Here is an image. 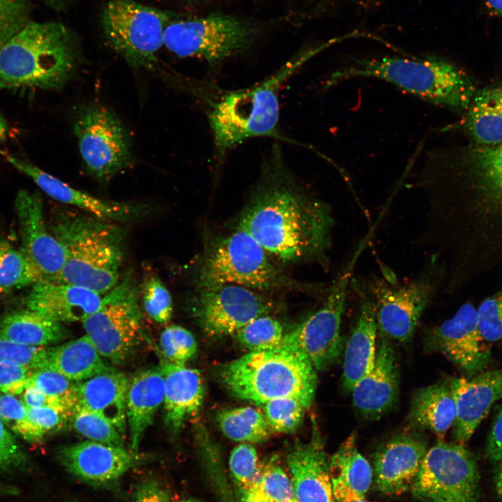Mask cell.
<instances>
[{"mask_svg":"<svg viewBox=\"0 0 502 502\" xmlns=\"http://www.w3.org/2000/svg\"><path fill=\"white\" fill-rule=\"evenodd\" d=\"M144 308L148 316L158 324L168 323L172 316V299L169 290L157 275H149L142 286Z\"/></svg>","mask_w":502,"mask_h":502,"instance_id":"obj_43","label":"cell"},{"mask_svg":"<svg viewBox=\"0 0 502 502\" xmlns=\"http://www.w3.org/2000/svg\"><path fill=\"white\" fill-rule=\"evenodd\" d=\"M138 454L124 447L87 440L62 446L57 458L77 480L91 485L107 487L116 483L140 462Z\"/></svg>","mask_w":502,"mask_h":502,"instance_id":"obj_19","label":"cell"},{"mask_svg":"<svg viewBox=\"0 0 502 502\" xmlns=\"http://www.w3.org/2000/svg\"><path fill=\"white\" fill-rule=\"evenodd\" d=\"M100 356L85 335L48 349L45 368L57 372L71 381H82L113 369Z\"/></svg>","mask_w":502,"mask_h":502,"instance_id":"obj_32","label":"cell"},{"mask_svg":"<svg viewBox=\"0 0 502 502\" xmlns=\"http://www.w3.org/2000/svg\"><path fill=\"white\" fill-rule=\"evenodd\" d=\"M229 464L238 490L250 484L261 468L257 450L251 443L245 442L233 448Z\"/></svg>","mask_w":502,"mask_h":502,"instance_id":"obj_46","label":"cell"},{"mask_svg":"<svg viewBox=\"0 0 502 502\" xmlns=\"http://www.w3.org/2000/svg\"><path fill=\"white\" fill-rule=\"evenodd\" d=\"M489 11L496 15L502 16V0H485Z\"/></svg>","mask_w":502,"mask_h":502,"instance_id":"obj_56","label":"cell"},{"mask_svg":"<svg viewBox=\"0 0 502 502\" xmlns=\"http://www.w3.org/2000/svg\"><path fill=\"white\" fill-rule=\"evenodd\" d=\"M445 273L433 257L422 271L406 283L372 276L362 285L372 301L378 331L381 336L406 342L413 335L425 310L442 290Z\"/></svg>","mask_w":502,"mask_h":502,"instance_id":"obj_8","label":"cell"},{"mask_svg":"<svg viewBox=\"0 0 502 502\" xmlns=\"http://www.w3.org/2000/svg\"><path fill=\"white\" fill-rule=\"evenodd\" d=\"M43 280L42 277L21 248L7 239L0 240V296Z\"/></svg>","mask_w":502,"mask_h":502,"instance_id":"obj_37","label":"cell"},{"mask_svg":"<svg viewBox=\"0 0 502 502\" xmlns=\"http://www.w3.org/2000/svg\"><path fill=\"white\" fill-rule=\"evenodd\" d=\"M15 207L21 236V249L37 268L43 280L55 282L66 260V252L45 222L40 195L22 190Z\"/></svg>","mask_w":502,"mask_h":502,"instance_id":"obj_18","label":"cell"},{"mask_svg":"<svg viewBox=\"0 0 502 502\" xmlns=\"http://www.w3.org/2000/svg\"><path fill=\"white\" fill-rule=\"evenodd\" d=\"M48 349L20 344L0 336V362L11 361L30 371L45 368Z\"/></svg>","mask_w":502,"mask_h":502,"instance_id":"obj_47","label":"cell"},{"mask_svg":"<svg viewBox=\"0 0 502 502\" xmlns=\"http://www.w3.org/2000/svg\"><path fill=\"white\" fill-rule=\"evenodd\" d=\"M70 420L75 430L88 440L124 447V436L107 419L77 404Z\"/></svg>","mask_w":502,"mask_h":502,"instance_id":"obj_39","label":"cell"},{"mask_svg":"<svg viewBox=\"0 0 502 502\" xmlns=\"http://www.w3.org/2000/svg\"><path fill=\"white\" fill-rule=\"evenodd\" d=\"M174 16L133 0H111L102 11L101 24L109 45L130 66L151 68Z\"/></svg>","mask_w":502,"mask_h":502,"instance_id":"obj_10","label":"cell"},{"mask_svg":"<svg viewBox=\"0 0 502 502\" xmlns=\"http://www.w3.org/2000/svg\"><path fill=\"white\" fill-rule=\"evenodd\" d=\"M390 340L381 335L372 370L351 391L353 406L368 420L379 418L390 411L398 401V365Z\"/></svg>","mask_w":502,"mask_h":502,"instance_id":"obj_23","label":"cell"},{"mask_svg":"<svg viewBox=\"0 0 502 502\" xmlns=\"http://www.w3.org/2000/svg\"><path fill=\"white\" fill-rule=\"evenodd\" d=\"M487 457L493 462H502V404L496 411L485 447Z\"/></svg>","mask_w":502,"mask_h":502,"instance_id":"obj_52","label":"cell"},{"mask_svg":"<svg viewBox=\"0 0 502 502\" xmlns=\"http://www.w3.org/2000/svg\"><path fill=\"white\" fill-rule=\"evenodd\" d=\"M273 303L250 289L235 284L199 288L193 305L203 331L212 337L234 335L253 319L268 315Z\"/></svg>","mask_w":502,"mask_h":502,"instance_id":"obj_16","label":"cell"},{"mask_svg":"<svg viewBox=\"0 0 502 502\" xmlns=\"http://www.w3.org/2000/svg\"><path fill=\"white\" fill-rule=\"evenodd\" d=\"M32 372L26 367L11 361L0 362V390L16 395L24 391Z\"/></svg>","mask_w":502,"mask_h":502,"instance_id":"obj_50","label":"cell"},{"mask_svg":"<svg viewBox=\"0 0 502 502\" xmlns=\"http://www.w3.org/2000/svg\"><path fill=\"white\" fill-rule=\"evenodd\" d=\"M192 1H208V0H192Z\"/></svg>","mask_w":502,"mask_h":502,"instance_id":"obj_61","label":"cell"},{"mask_svg":"<svg viewBox=\"0 0 502 502\" xmlns=\"http://www.w3.org/2000/svg\"><path fill=\"white\" fill-rule=\"evenodd\" d=\"M0 336L30 347H45L66 337L61 323L29 309L13 312L0 320Z\"/></svg>","mask_w":502,"mask_h":502,"instance_id":"obj_33","label":"cell"},{"mask_svg":"<svg viewBox=\"0 0 502 502\" xmlns=\"http://www.w3.org/2000/svg\"><path fill=\"white\" fill-rule=\"evenodd\" d=\"M254 28L229 15L172 20L164 32V46L177 56L197 58L215 67L252 45Z\"/></svg>","mask_w":502,"mask_h":502,"instance_id":"obj_11","label":"cell"},{"mask_svg":"<svg viewBox=\"0 0 502 502\" xmlns=\"http://www.w3.org/2000/svg\"><path fill=\"white\" fill-rule=\"evenodd\" d=\"M179 502H201L199 500L194 499H183L182 501H180Z\"/></svg>","mask_w":502,"mask_h":502,"instance_id":"obj_60","label":"cell"},{"mask_svg":"<svg viewBox=\"0 0 502 502\" xmlns=\"http://www.w3.org/2000/svg\"><path fill=\"white\" fill-rule=\"evenodd\" d=\"M456 404V417L452 426L453 438L464 444L472 436L502 397V367L483 370L472 376L448 379Z\"/></svg>","mask_w":502,"mask_h":502,"instance_id":"obj_20","label":"cell"},{"mask_svg":"<svg viewBox=\"0 0 502 502\" xmlns=\"http://www.w3.org/2000/svg\"><path fill=\"white\" fill-rule=\"evenodd\" d=\"M220 376L233 395L259 405L276 399L292 398L308 409L317 385L316 370L306 356L282 345L249 352L227 363Z\"/></svg>","mask_w":502,"mask_h":502,"instance_id":"obj_7","label":"cell"},{"mask_svg":"<svg viewBox=\"0 0 502 502\" xmlns=\"http://www.w3.org/2000/svg\"><path fill=\"white\" fill-rule=\"evenodd\" d=\"M330 43L329 41L302 50L252 86L222 91L207 100V118L218 159H222L229 151L254 137H268L296 143L278 130L279 90L301 66Z\"/></svg>","mask_w":502,"mask_h":502,"instance_id":"obj_3","label":"cell"},{"mask_svg":"<svg viewBox=\"0 0 502 502\" xmlns=\"http://www.w3.org/2000/svg\"><path fill=\"white\" fill-rule=\"evenodd\" d=\"M134 502H171L169 495L155 481H145L138 485Z\"/></svg>","mask_w":502,"mask_h":502,"instance_id":"obj_54","label":"cell"},{"mask_svg":"<svg viewBox=\"0 0 502 502\" xmlns=\"http://www.w3.org/2000/svg\"><path fill=\"white\" fill-rule=\"evenodd\" d=\"M164 395V378L159 367L140 371L130 379L126 399V420L132 452L138 454L142 439L163 403Z\"/></svg>","mask_w":502,"mask_h":502,"instance_id":"obj_29","label":"cell"},{"mask_svg":"<svg viewBox=\"0 0 502 502\" xmlns=\"http://www.w3.org/2000/svg\"><path fill=\"white\" fill-rule=\"evenodd\" d=\"M500 465L496 470L494 483L497 494L502 499V462H500Z\"/></svg>","mask_w":502,"mask_h":502,"instance_id":"obj_58","label":"cell"},{"mask_svg":"<svg viewBox=\"0 0 502 502\" xmlns=\"http://www.w3.org/2000/svg\"><path fill=\"white\" fill-rule=\"evenodd\" d=\"M138 289L127 275L102 296L100 307L83 321L86 335L98 353L115 364L130 355L141 329Z\"/></svg>","mask_w":502,"mask_h":502,"instance_id":"obj_15","label":"cell"},{"mask_svg":"<svg viewBox=\"0 0 502 502\" xmlns=\"http://www.w3.org/2000/svg\"><path fill=\"white\" fill-rule=\"evenodd\" d=\"M73 132L84 167L95 178L107 181L130 165L128 132L107 108L96 104L81 107L74 119Z\"/></svg>","mask_w":502,"mask_h":502,"instance_id":"obj_14","label":"cell"},{"mask_svg":"<svg viewBox=\"0 0 502 502\" xmlns=\"http://www.w3.org/2000/svg\"><path fill=\"white\" fill-rule=\"evenodd\" d=\"M160 347L167 361L178 365H185L197 351L192 333L177 325L167 326L162 332Z\"/></svg>","mask_w":502,"mask_h":502,"instance_id":"obj_42","label":"cell"},{"mask_svg":"<svg viewBox=\"0 0 502 502\" xmlns=\"http://www.w3.org/2000/svg\"><path fill=\"white\" fill-rule=\"evenodd\" d=\"M217 420L223 434L236 441L261 443L268 438L271 432L264 413L250 406L222 411Z\"/></svg>","mask_w":502,"mask_h":502,"instance_id":"obj_36","label":"cell"},{"mask_svg":"<svg viewBox=\"0 0 502 502\" xmlns=\"http://www.w3.org/2000/svg\"><path fill=\"white\" fill-rule=\"evenodd\" d=\"M356 77L386 81L430 103L458 112L467 109L476 91L473 81L462 69L431 55L356 60L333 73L326 84L328 87Z\"/></svg>","mask_w":502,"mask_h":502,"instance_id":"obj_6","label":"cell"},{"mask_svg":"<svg viewBox=\"0 0 502 502\" xmlns=\"http://www.w3.org/2000/svg\"><path fill=\"white\" fill-rule=\"evenodd\" d=\"M364 245L363 242L333 281L323 305L284 333L280 344L303 352L316 371H324L333 365L342 352L340 329L348 287Z\"/></svg>","mask_w":502,"mask_h":502,"instance_id":"obj_12","label":"cell"},{"mask_svg":"<svg viewBox=\"0 0 502 502\" xmlns=\"http://www.w3.org/2000/svg\"><path fill=\"white\" fill-rule=\"evenodd\" d=\"M0 420L15 434L30 443L42 441L27 417L26 407L13 395L0 393Z\"/></svg>","mask_w":502,"mask_h":502,"instance_id":"obj_44","label":"cell"},{"mask_svg":"<svg viewBox=\"0 0 502 502\" xmlns=\"http://www.w3.org/2000/svg\"><path fill=\"white\" fill-rule=\"evenodd\" d=\"M425 214L417 245L459 291L502 266V143L429 151L414 178Z\"/></svg>","mask_w":502,"mask_h":502,"instance_id":"obj_1","label":"cell"},{"mask_svg":"<svg viewBox=\"0 0 502 502\" xmlns=\"http://www.w3.org/2000/svg\"><path fill=\"white\" fill-rule=\"evenodd\" d=\"M26 384L33 386L46 395L59 400L71 412L77 404L76 382L50 369L32 372Z\"/></svg>","mask_w":502,"mask_h":502,"instance_id":"obj_40","label":"cell"},{"mask_svg":"<svg viewBox=\"0 0 502 502\" xmlns=\"http://www.w3.org/2000/svg\"><path fill=\"white\" fill-rule=\"evenodd\" d=\"M333 492L335 502H371L345 487L333 486Z\"/></svg>","mask_w":502,"mask_h":502,"instance_id":"obj_55","label":"cell"},{"mask_svg":"<svg viewBox=\"0 0 502 502\" xmlns=\"http://www.w3.org/2000/svg\"><path fill=\"white\" fill-rule=\"evenodd\" d=\"M77 61L76 40L63 24L29 20L0 47V89H59Z\"/></svg>","mask_w":502,"mask_h":502,"instance_id":"obj_5","label":"cell"},{"mask_svg":"<svg viewBox=\"0 0 502 502\" xmlns=\"http://www.w3.org/2000/svg\"><path fill=\"white\" fill-rule=\"evenodd\" d=\"M456 413V404L448 379L414 393L408 419L412 427L430 430L442 439L452 427Z\"/></svg>","mask_w":502,"mask_h":502,"instance_id":"obj_30","label":"cell"},{"mask_svg":"<svg viewBox=\"0 0 502 502\" xmlns=\"http://www.w3.org/2000/svg\"><path fill=\"white\" fill-rule=\"evenodd\" d=\"M48 227L66 252L56 282L84 287L102 296L119 283L125 234L115 222L65 210Z\"/></svg>","mask_w":502,"mask_h":502,"instance_id":"obj_4","label":"cell"},{"mask_svg":"<svg viewBox=\"0 0 502 502\" xmlns=\"http://www.w3.org/2000/svg\"><path fill=\"white\" fill-rule=\"evenodd\" d=\"M427 443L417 432L398 434L381 446L374 456V482L386 495L410 490L427 451Z\"/></svg>","mask_w":502,"mask_h":502,"instance_id":"obj_21","label":"cell"},{"mask_svg":"<svg viewBox=\"0 0 502 502\" xmlns=\"http://www.w3.org/2000/svg\"><path fill=\"white\" fill-rule=\"evenodd\" d=\"M26 456L15 439L0 420V469H10L22 465Z\"/></svg>","mask_w":502,"mask_h":502,"instance_id":"obj_51","label":"cell"},{"mask_svg":"<svg viewBox=\"0 0 502 502\" xmlns=\"http://www.w3.org/2000/svg\"><path fill=\"white\" fill-rule=\"evenodd\" d=\"M329 462L317 431L309 441L298 443L291 450L287 464L298 502H335Z\"/></svg>","mask_w":502,"mask_h":502,"instance_id":"obj_24","label":"cell"},{"mask_svg":"<svg viewBox=\"0 0 502 502\" xmlns=\"http://www.w3.org/2000/svg\"><path fill=\"white\" fill-rule=\"evenodd\" d=\"M45 4L56 10L66 7L72 0H42Z\"/></svg>","mask_w":502,"mask_h":502,"instance_id":"obj_57","label":"cell"},{"mask_svg":"<svg viewBox=\"0 0 502 502\" xmlns=\"http://www.w3.org/2000/svg\"><path fill=\"white\" fill-rule=\"evenodd\" d=\"M273 145L238 228L284 262L325 258L335 225L332 210L294 183L280 146Z\"/></svg>","mask_w":502,"mask_h":502,"instance_id":"obj_2","label":"cell"},{"mask_svg":"<svg viewBox=\"0 0 502 502\" xmlns=\"http://www.w3.org/2000/svg\"><path fill=\"white\" fill-rule=\"evenodd\" d=\"M129 382L115 369L76 382L77 404L107 419L125 436Z\"/></svg>","mask_w":502,"mask_h":502,"instance_id":"obj_28","label":"cell"},{"mask_svg":"<svg viewBox=\"0 0 502 502\" xmlns=\"http://www.w3.org/2000/svg\"><path fill=\"white\" fill-rule=\"evenodd\" d=\"M22 402L26 407H50L68 413L70 416L72 414L61 402L46 395L36 387L29 384L26 385L22 392Z\"/></svg>","mask_w":502,"mask_h":502,"instance_id":"obj_53","label":"cell"},{"mask_svg":"<svg viewBox=\"0 0 502 502\" xmlns=\"http://www.w3.org/2000/svg\"><path fill=\"white\" fill-rule=\"evenodd\" d=\"M29 0H0V47L29 21Z\"/></svg>","mask_w":502,"mask_h":502,"instance_id":"obj_48","label":"cell"},{"mask_svg":"<svg viewBox=\"0 0 502 502\" xmlns=\"http://www.w3.org/2000/svg\"><path fill=\"white\" fill-rule=\"evenodd\" d=\"M479 331L485 342L502 341V287L476 307Z\"/></svg>","mask_w":502,"mask_h":502,"instance_id":"obj_45","label":"cell"},{"mask_svg":"<svg viewBox=\"0 0 502 502\" xmlns=\"http://www.w3.org/2000/svg\"><path fill=\"white\" fill-rule=\"evenodd\" d=\"M329 471L332 486L345 487L365 497L373 472L370 463L358 450L356 434L347 437L330 457Z\"/></svg>","mask_w":502,"mask_h":502,"instance_id":"obj_34","label":"cell"},{"mask_svg":"<svg viewBox=\"0 0 502 502\" xmlns=\"http://www.w3.org/2000/svg\"><path fill=\"white\" fill-rule=\"evenodd\" d=\"M238 491L241 502H298L291 478L274 460L261 464L255 478Z\"/></svg>","mask_w":502,"mask_h":502,"instance_id":"obj_35","label":"cell"},{"mask_svg":"<svg viewBox=\"0 0 502 502\" xmlns=\"http://www.w3.org/2000/svg\"><path fill=\"white\" fill-rule=\"evenodd\" d=\"M159 369L165 382V424L172 434H176L185 421L201 406L205 393L204 381L198 370L185 365L164 360Z\"/></svg>","mask_w":502,"mask_h":502,"instance_id":"obj_26","label":"cell"},{"mask_svg":"<svg viewBox=\"0 0 502 502\" xmlns=\"http://www.w3.org/2000/svg\"><path fill=\"white\" fill-rule=\"evenodd\" d=\"M358 291V314L344 353L342 385L347 392L372 370L376 355L378 327L374 303L362 285Z\"/></svg>","mask_w":502,"mask_h":502,"instance_id":"obj_27","label":"cell"},{"mask_svg":"<svg viewBox=\"0 0 502 502\" xmlns=\"http://www.w3.org/2000/svg\"><path fill=\"white\" fill-rule=\"evenodd\" d=\"M234 335L241 345L250 352H255L277 347L284 333L278 320L264 315L253 319Z\"/></svg>","mask_w":502,"mask_h":502,"instance_id":"obj_38","label":"cell"},{"mask_svg":"<svg viewBox=\"0 0 502 502\" xmlns=\"http://www.w3.org/2000/svg\"><path fill=\"white\" fill-rule=\"evenodd\" d=\"M5 157L10 164L29 176L48 196L59 202L77 207L93 216L123 222L146 213L144 206L109 201L74 188L26 159L11 154H6Z\"/></svg>","mask_w":502,"mask_h":502,"instance_id":"obj_22","label":"cell"},{"mask_svg":"<svg viewBox=\"0 0 502 502\" xmlns=\"http://www.w3.org/2000/svg\"><path fill=\"white\" fill-rule=\"evenodd\" d=\"M197 282L198 288L235 284L261 290L289 284L264 249L240 228L211 245L202 259Z\"/></svg>","mask_w":502,"mask_h":502,"instance_id":"obj_9","label":"cell"},{"mask_svg":"<svg viewBox=\"0 0 502 502\" xmlns=\"http://www.w3.org/2000/svg\"><path fill=\"white\" fill-rule=\"evenodd\" d=\"M102 300L101 294L84 287L40 280L31 287L26 303L28 309L61 324L82 322Z\"/></svg>","mask_w":502,"mask_h":502,"instance_id":"obj_25","label":"cell"},{"mask_svg":"<svg viewBox=\"0 0 502 502\" xmlns=\"http://www.w3.org/2000/svg\"><path fill=\"white\" fill-rule=\"evenodd\" d=\"M264 415L271 430L291 433L297 429L307 409L302 403L292 398H280L261 404Z\"/></svg>","mask_w":502,"mask_h":502,"instance_id":"obj_41","label":"cell"},{"mask_svg":"<svg viewBox=\"0 0 502 502\" xmlns=\"http://www.w3.org/2000/svg\"><path fill=\"white\" fill-rule=\"evenodd\" d=\"M410 491L424 502H477L480 473L473 454L463 444L439 441L427 450Z\"/></svg>","mask_w":502,"mask_h":502,"instance_id":"obj_13","label":"cell"},{"mask_svg":"<svg viewBox=\"0 0 502 502\" xmlns=\"http://www.w3.org/2000/svg\"><path fill=\"white\" fill-rule=\"evenodd\" d=\"M466 112L462 127L473 144L502 143V84L476 91Z\"/></svg>","mask_w":502,"mask_h":502,"instance_id":"obj_31","label":"cell"},{"mask_svg":"<svg viewBox=\"0 0 502 502\" xmlns=\"http://www.w3.org/2000/svg\"><path fill=\"white\" fill-rule=\"evenodd\" d=\"M26 411L28 419L42 440L47 435L61 431L71 416L68 413L50 407H26Z\"/></svg>","mask_w":502,"mask_h":502,"instance_id":"obj_49","label":"cell"},{"mask_svg":"<svg viewBox=\"0 0 502 502\" xmlns=\"http://www.w3.org/2000/svg\"><path fill=\"white\" fill-rule=\"evenodd\" d=\"M427 340L431 349L444 354L468 377L485 370L491 360L490 347L478 329L476 307L471 302L432 328Z\"/></svg>","mask_w":502,"mask_h":502,"instance_id":"obj_17","label":"cell"},{"mask_svg":"<svg viewBox=\"0 0 502 502\" xmlns=\"http://www.w3.org/2000/svg\"><path fill=\"white\" fill-rule=\"evenodd\" d=\"M8 132V124L2 115L0 114V145L5 140Z\"/></svg>","mask_w":502,"mask_h":502,"instance_id":"obj_59","label":"cell"}]
</instances>
